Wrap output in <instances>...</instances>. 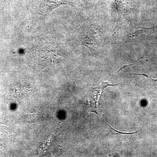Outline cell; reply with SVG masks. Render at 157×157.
<instances>
[{"mask_svg": "<svg viewBox=\"0 0 157 157\" xmlns=\"http://www.w3.org/2000/svg\"><path fill=\"white\" fill-rule=\"evenodd\" d=\"M95 26L90 22L83 24L78 31V36L82 44L92 52L98 50L101 44L100 35Z\"/></svg>", "mask_w": 157, "mask_h": 157, "instance_id": "obj_1", "label": "cell"}, {"mask_svg": "<svg viewBox=\"0 0 157 157\" xmlns=\"http://www.w3.org/2000/svg\"><path fill=\"white\" fill-rule=\"evenodd\" d=\"M128 67H129V65L123 66V67L121 68L120 70L115 74H114L108 81L106 82L103 81L100 85L98 86L97 87L92 88L90 92L91 93L90 94V103L91 108L92 112L94 113L100 117V114H99V112H98V98H99V97H100V98H101L102 93H103V91L106 88L109 86H117L118 85V84H109V82L112 79L113 77L115 76L120 71H121L122 69H124V68Z\"/></svg>", "mask_w": 157, "mask_h": 157, "instance_id": "obj_2", "label": "cell"}, {"mask_svg": "<svg viewBox=\"0 0 157 157\" xmlns=\"http://www.w3.org/2000/svg\"><path fill=\"white\" fill-rule=\"evenodd\" d=\"M132 2V0H114L113 2L117 14V26L121 24L123 21L131 14Z\"/></svg>", "mask_w": 157, "mask_h": 157, "instance_id": "obj_3", "label": "cell"}, {"mask_svg": "<svg viewBox=\"0 0 157 157\" xmlns=\"http://www.w3.org/2000/svg\"><path fill=\"white\" fill-rule=\"evenodd\" d=\"M153 30V28H145L140 26L135 32H133L132 36L133 37H136L144 33H150Z\"/></svg>", "mask_w": 157, "mask_h": 157, "instance_id": "obj_4", "label": "cell"}, {"mask_svg": "<svg viewBox=\"0 0 157 157\" xmlns=\"http://www.w3.org/2000/svg\"><path fill=\"white\" fill-rule=\"evenodd\" d=\"M135 75H139V76H145V77H147V78H149V79H150L152 81L154 82H157V79H153V78H150V77H149L148 76V75H146V74H137V73H135Z\"/></svg>", "mask_w": 157, "mask_h": 157, "instance_id": "obj_5", "label": "cell"}]
</instances>
